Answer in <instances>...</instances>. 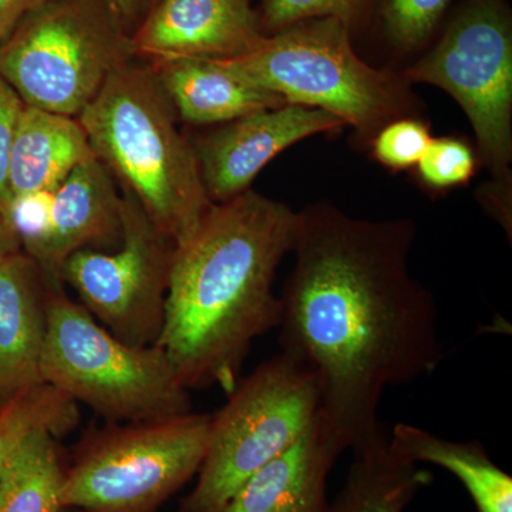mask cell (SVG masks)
Returning a JSON list of instances; mask_svg holds the SVG:
<instances>
[{"label": "cell", "instance_id": "obj_1", "mask_svg": "<svg viewBox=\"0 0 512 512\" xmlns=\"http://www.w3.org/2000/svg\"><path fill=\"white\" fill-rule=\"evenodd\" d=\"M298 214L279 345L311 367L320 417L353 450L382 433L377 410L387 387L443 362L439 312L410 272L412 221L360 220L328 202Z\"/></svg>", "mask_w": 512, "mask_h": 512}, {"label": "cell", "instance_id": "obj_2", "mask_svg": "<svg viewBox=\"0 0 512 512\" xmlns=\"http://www.w3.org/2000/svg\"><path fill=\"white\" fill-rule=\"evenodd\" d=\"M298 212L255 191L212 204L175 247L158 339L188 389L229 394L256 339L281 323L276 271L292 252Z\"/></svg>", "mask_w": 512, "mask_h": 512}, {"label": "cell", "instance_id": "obj_3", "mask_svg": "<svg viewBox=\"0 0 512 512\" xmlns=\"http://www.w3.org/2000/svg\"><path fill=\"white\" fill-rule=\"evenodd\" d=\"M153 67L116 70L77 119L94 156L175 245L183 244L212 207L194 146Z\"/></svg>", "mask_w": 512, "mask_h": 512}, {"label": "cell", "instance_id": "obj_4", "mask_svg": "<svg viewBox=\"0 0 512 512\" xmlns=\"http://www.w3.org/2000/svg\"><path fill=\"white\" fill-rule=\"evenodd\" d=\"M349 30L336 18L303 20L227 60L285 103L326 111L373 138L390 121L407 117L414 97L406 80L356 55Z\"/></svg>", "mask_w": 512, "mask_h": 512}, {"label": "cell", "instance_id": "obj_5", "mask_svg": "<svg viewBox=\"0 0 512 512\" xmlns=\"http://www.w3.org/2000/svg\"><path fill=\"white\" fill-rule=\"evenodd\" d=\"M43 382L109 423H144L192 412L191 390L161 346H131L64 289L52 291Z\"/></svg>", "mask_w": 512, "mask_h": 512}, {"label": "cell", "instance_id": "obj_6", "mask_svg": "<svg viewBox=\"0 0 512 512\" xmlns=\"http://www.w3.org/2000/svg\"><path fill=\"white\" fill-rule=\"evenodd\" d=\"M134 55L106 0H50L0 46V76L26 106L79 117Z\"/></svg>", "mask_w": 512, "mask_h": 512}, {"label": "cell", "instance_id": "obj_7", "mask_svg": "<svg viewBox=\"0 0 512 512\" xmlns=\"http://www.w3.org/2000/svg\"><path fill=\"white\" fill-rule=\"evenodd\" d=\"M318 377L281 352L239 379L211 417L210 441L197 484L178 512H220L256 471L281 456L318 417Z\"/></svg>", "mask_w": 512, "mask_h": 512}, {"label": "cell", "instance_id": "obj_8", "mask_svg": "<svg viewBox=\"0 0 512 512\" xmlns=\"http://www.w3.org/2000/svg\"><path fill=\"white\" fill-rule=\"evenodd\" d=\"M212 414L109 423L87 436L66 468L63 507L82 512H157L197 477Z\"/></svg>", "mask_w": 512, "mask_h": 512}, {"label": "cell", "instance_id": "obj_9", "mask_svg": "<svg viewBox=\"0 0 512 512\" xmlns=\"http://www.w3.org/2000/svg\"><path fill=\"white\" fill-rule=\"evenodd\" d=\"M460 104L485 163L505 177L512 157V22L504 0H468L439 45L404 73Z\"/></svg>", "mask_w": 512, "mask_h": 512}, {"label": "cell", "instance_id": "obj_10", "mask_svg": "<svg viewBox=\"0 0 512 512\" xmlns=\"http://www.w3.org/2000/svg\"><path fill=\"white\" fill-rule=\"evenodd\" d=\"M120 217L119 247L74 252L64 262L63 282L72 286L87 312L121 342L157 345L177 245L123 188Z\"/></svg>", "mask_w": 512, "mask_h": 512}, {"label": "cell", "instance_id": "obj_11", "mask_svg": "<svg viewBox=\"0 0 512 512\" xmlns=\"http://www.w3.org/2000/svg\"><path fill=\"white\" fill-rule=\"evenodd\" d=\"M343 126L326 111L289 103L224 124L194 146L205 191L217 204L232 200L286 148Z\"/></svg>", "mask_w": 512, "mask_h": 512}, {"label": "cell", "instance_id": "obj_12", "mask_svg": "<svg viewBox=\"0 0 512 512\" xmlns=\"http://www.w3.org/2000/svg\"><path fill=\"white\" fill-rule=\"evenodd\" d=\"M264 35L249 0H158L131 37L136 55L154 62L234 59Z\"/></svg>", "mask_w": 512, "mask_h": 512}, {"label": "cell", "instance_id": "obj_13", "mask_svg": "<svg viewBox=\"0 0 512 512\" xmlns=\"http://www.w3.org/2000/svg\"><path fill=\"white\" fill-rule=\"evenodd\" d=\"M49 282L25 252L0 262V407L43 384Z\"/></svg>", "mask_w": 512, "mask_h": 512}, {"label": "cell", "instance_id": "obj_14", "mask_svg": "<svg viewBox=\"0 0 512 512\" xmlns=\"http://www.w3.org/2000/svg\"><path fill=\"white\" fill-rule=\"evenodd\" d=\"M120 204L113 175L97 157L74 168L57 187L52 234L40 265L53 291L63 289V265L74 252L119 247Z\"/></svg>", "mask_w": 512, "mask_h": 512}, {"label": "cell", "instance_id": "obj_15", "mask_svg": "<svg viewBox=\"0 0 512 512\" xmlns=\"http://www.w3.org/2000/svg\"><path fill=\"white\" fill-rule=\"evenodd\" d=\"M345 447L320 417L256 471L220 512H329L328 477Z\"/></svg>", "mask_w": 512, "mask_h": 512}, {"label": "cell", "instance_id": "obj_16", "mask_svg": "<svg viewBox=\"0 0 512 512\" xmlns=\"http://www.w3.org/2000/svg\"><path fill=\"white\" fill-rule=\"evenodd\" d=\"M153 69L175 113L190 123L227 124L286 104L227 59L187 57L158 62Z\"/></svg>", "mask_w": 512, "mask_h": 512}, {"label": "cell", "instance_id": "obj_17", "mask_svg": "<svg viewBox=\"0 0 512 512\" xmlns=\"http://www.w3.org/2000/svg\"><path fill=\"white\" fill-rule=\"evenodd\" d=\"M93 157L89 137L77 117L25 104L10 156V191L12 195L55 191L74 168Z\"/></svg>", "mask_w": 512, "mask_h": 512}, {"label": "cell", "instance_id": "obj_18", "mask_svg": "<svg viewBox=\"0 0 512 512\" xmlns=\"http://www.w3.org/2000/svg\"><path fill=\"white\" fill-rule=\"evenodd\" d=\"M389 446L412 463L450 471L466 487L477 512H512V477L491 460L480 441L441 439L420 427L399 423Z\"/></svg>", "mask_w": 512, "mask_h": 512}, {"label": "cell", "instance_id": "obj_19", "mask_svg": "<svg viewBox=\"0 0 512 512\" xmlns=\"http://www.w3.org/2000/svg\"><path fill=\"white\" fill-rule=\"evenodd\" d=\"M352 453L345 484L329 512H404L433 483L431 471L394 453L384 431Z\"/></svg>", "mask_w": 512, "mask_h": 512}, {"label": "cell", "instance_id": "obj_20", "mask_svg": "<svg viewBox=\"0 0 512 512\" xmlns=\"http://www.w3.org/2000/svg\"><path fill=\"white\" fill-rule=\"evenodd\" d=\"M64 478L53 431H30L0 470V512H62Z\"/></svg>", "mask_w": 512, "mask_h": 512}, {"label": "cell", "instance_id": "obj_21", "mask_svg": "<svg viewBox=\"0 0 512 512\" xmlns=\"http://www.w3.org/2000/svg\"><path fill=\"white\" fill-rule=\"evenodd\" d=\"M79 419L77 403L50 384H39L19 394L0 407V470L30 431L45 427L60 439L77 426Z\"/></svg>", "mask_w": 512, "mask_h": 512}, {"label": "cell", "instance_id": "obj_22", "mask_svg": "<svg viewBox=\"0 0 512 512\" xmlns=\"http://www.w3.org/2000/svg\"><path fill=\"white\" fill-rule=\"evenodd\" d=\"M56 191V190H55ZM55 191L25 192L13 195L5 220L15 232L29 258L42 265L52 234V212Z\"/></svg>", "mask_w": 512, "mask_h": 512}, {"label": "cell", "instance_id": "obj_23", "mask_svg": "<svg viewBox=\"0 0 512 512\" xmlns=\"http://www.w3.org/2000/svg\"><path fill=\"white\" fill-rule=\"evenodd\" d=\"M453 0H384L387 35L402 49L420 46Z\"/></svg>", "mask_w": 512, "mask_h": 512}, {"label": "cell", "instance_id": "obj_24", "mask_svg": "<svg viewBox=\"0 0 512 512\" xmlns=\"http://www.w3.org/2000/svg\"><path fill=\"white\" fill-rule=\"evenodd\" d=\"M421 180L430 187H456L467 183L476 171L474 151L456 138H431L426 153L417 163Z\"/></svg>", "mask_w": 512, "mask_h": 512}, {"label": "cell", "instance_id": "obj_25", "mask_svg": "<svg viewBox=\"0 0 512 512\" xmlns=\"http://www.w3.org/2000/svg\"><path fill=\"white\" fill-rule=\"evenodd\" d=\"M423 121L403 117L390 121L372 138L373 154L384 167L407 170L419 163L431 141Z\"/></svg>", "mask_w": 512, "mask_h": 512}, {"label": "cell", "instance_id": "obj_26", "mask_svg": "<svg viewBox=\"0 0 512 512\" xmlns=\"http://www.w3.org/2000/svg\"><path fill=\"white\" fill-rule=\"evenodd\" d=\"M365 0H264V25L278 32L303 22L319 18H336L352 25Z\"/></svg>", "mask_w": 512, "mask_h": 512}, {"label": "cell", "instance_id": "obj_27", "mask_svg": "<svg viewBox=\"0 0 512 512\" xmlns=\"http://www.w3.org/2000/svg\"><path fill=\"white\" fill-rule=\"evenodd\" d=\"M25 103L12 86L0 76V215L5 218L12 201L9 184L10 156Z\"/></svg>", "mask_w": 512, "mask_h": 512}, {"label": "cell", "instance_id": "obj_28", "mask_svg": "<svg viewBox=\"0 0 512 512\" xmlns=\"http://www.w3.org/2000/svg\"><path fill=\"white\" fill-rule=\"evenodd\" d=\"M50 0H0V46L26 16Z\"/></svg>", "mask_w": 512, "mask_h": 512}, {"label": "cell", "instance_id": "obj_29", "mask_svg": "<svg viewBox=\"0 0 512 512\" xmlns=\"http://www.w3.org/2000/svg\"><path fill=\"white\" fill-rule=\"evenodd\" d=\"M107 5L113 10L117 19L127 28L128 23L133 22L138 15V10L143 6L144 0H106Z\"/></svg>", "mask_w": 512, "mask_h": 512}, {"label": "cell", "instance_id": "obj_30", "mask_svg": "<svg viewBox=\"0 0 512 512\" xmlns=\"http://www.w3.org/2000/svg\"><path fill=\"white\" fill-rule=\"evenodd\" d=\"M20 251H22V247H20L18 237L9 227L8 221L0 215V262Z\"/></svg>", "mask_w": 512, "mask_h": 512}, {"label": "cell", "instance_id": "obj_31", "mask_svg": "<svg viewBox=\"0 0 512 512\" xmlns=\"http://www.w3.org/2000/svg\"><path fill=\"white\" fill-rule=\"evenodd\" d=\"M62 512H82V511L73 510V508H64V510Z\"/></svg>", "mask_w": 512, "mask_h": 512}]
</instances>
